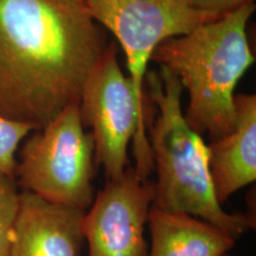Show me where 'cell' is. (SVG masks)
Masks as SVG:
<instances>
[{"label":"cell","mask_w":256,"mask_h":256,"mask_svg":"<svg viewBox=\"0 0 256 256\" xmlns=\"http://www.w3.org/2000/svg\"><path fill=\"white\" fill-rule=\"evenodd\" d=\"M224 256H230V255H228V254H226V255H224Z\"/></svg>","instance_id":"14"},{"label":"cell","mask_w":256,"mask_h":256,"mask_svg":"<svg viewBox=\"0 0 256 256\" xmlns=\"http://www.w3.org/2000/svg\"><path fill=\"white\" fill-rule=\"evenodd\" d=\"M83 214L23 190L8 256H78Z\"/></svg>","instance_id":"8"},{"label":"cell","mask_w":256,"mask_h":256,"mask_svg":"<svg viewBox=\"0 0 256 256\" xmlns=\"http://www.w3.org/2000/svg\"><path fill=\"white\" fill-rule=\"evenodd\" d=\"M19 194L16 178L0 172V256H8L18 214Z\"/></svg>","instance_id":"11"},{"label":"cell","mask_w":256,"mask_h":256,"mask_svg":"<svg viewBox=\"0 0 256 256\" xmlns=\"http://www.w3.org/2000/svg\"><path fill=\"white\" fill-rule=\"evenodd\" d=\"M192 8L215 14L217 17L235 11L247 4H254L255 0H185Z\"/></svg>","instance_id":"13"},{"label":"cell","mask_w":256,"mask_h":256,"mask_svg":"<svg viewBox=\"0 0 256 256\" xmlns=\"http://www.w3.org/2000/svg\"><path fill=\"white\" fill-rule=\"evenodd\" d=\"M96 24L119 42L128 78L138 102L146 110V75L151 57L162 42L183 36L215 20V14L192 8L185 0H83Z\"/></svg>","instance_id":"6"},{"label":"cell","mask_w":256,"mask_h":256,"mask_svg":"<svg viewBox=\"0 0 256 256\" xmlns=\"http://www.w3.org/2000/svg\"><path fill=\"white\" fill-rule=\"evenodd\" d=\"M148 94L156 106L150 132L153 168L156 171L152 206L170 212L206 220L232 238L254 226L250 216L230 214L216 197L209 165V147L188 124L182 107L184 89L164 66L147 72Z\"/></svg>","instance_id":"3"},{"label":"cell","mask_w":256,"mask_h":256,"mask_svg":"<svg viewBox=\"0 0 256 256\" xmlns=\"http://www.w3.org/2000/svg\"><path fill=\"white\" fill-rule=\"evenodd\" d=\"M95 146L78 102L66 106L22 147L16 178L24 191L84 211L94 200Z\"/></svg>","instance_id":"5"},{"label":"cell","mask_w":256,"mask_h":256,"mask_svg":"<svg viewBox=\"0 0 256 256\" xmlns=\"http://www.w3.org/2000/svg\"><path fill=\"white\" fill-rule=\"evenodd\" d=\"M154 185L128 168L108 179L82 217L88 256H147L145 226Z\"/></svg>","instance_id":"7"},{"label":"cell","mask_w":256,"mask_h":256,"mask_svg":"<svg viewBox=\"0 0 256 256\" xmlns=\"http://www.w3.org/2000/svg\"><path fill=\"white\" fill-rule=\"evenodd\" d=\"M235 110L232 130L208 145L210 174L220 204L256 180V96L235 95Z\"/></svg>","instance_id":"9"},{"label":"cell","mask_w":256,"mask_h":256,"mask_svg":"<svg viewBox=\"0 0 256 256\" xmlns=\"http://www.w3.org/2000/svg\"><path fill=\"white\" fill-rule=\"evenodd\" d=\"M254 11L255 2L247 4L186 34L170 38L151 57L179 80L188 94L185 119L211 140L235 126V89L255 63L247 36Z\"/></svg>","instance_id":"2"},{"label":"cell","mask_w":256,"mask_h":256,"mask_svg":"<svg viewBox=\"0 0 256 256\" xmlns=\"http://www.w3.org/2000/svg\"><path fill=\"white\" fill-rule=\"evenodd\" d=\"M104 46L83 0H0V115L46 126L80 101Z\"/></svg>","instance_id":"1"},{"label":"cell","mask_w":256,"mask_h":256,"mask_svg":"<svg viewBox=\"0 0 256 256\" xmlns=\"http://www.w3.org/2000/svg\"><path fill=\"white\" fill-rule=\"evenodd\" d=\"M151 249L147 256H224L235 238L206 220L151 206Z\"/></svg>","instance_id":"10"},{"label":"cell","mask_w":256,"mask_h":256,"mask_svg":"<svg viewBox=\"0 0 256 256\" xmlns=\"http://www.w3.org/2000/svg\"><path fill=\"white\" fill-rule=\"evenodd\" d=\"M36 128L31 124L10 120L0 115V172L16 178L19 145Z\"/></svg>","instance_id":"12"},{"label":"cell","mask_w":256,"mask_h":256,"mask_svg":"<svg viewBox=\"0 0 256 256\" xmlns=\"http://www.w3.org/2000/svg\"><path fill=\"white\" fill-rule=\"evenodd\" d=\"M78 107L84 127L92 128L95 162L104 166L107 180L119 177L128 168V146L132 140L134 170L148 179L153 162L146 110L139 104L121 68L114 40L104 46L86 78Z\"/></svg>","instance_id":"4"}]
</instances>
